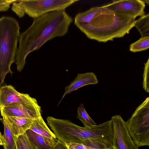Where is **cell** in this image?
<instances>
[{"instance_id":"obj_24","label":"cell","mask_w":149,"mask_h":149,"mask_svg":"<svg viewBox=\"0 0 149 149\" xmlns=\"http://www.w3.org/2000/svg\"><path fill=\"white\" fill-rule=\"evenodd\" d=\"M85 149H95L94 148H93L89 147L86 146Z\"/></svg>"},{"instance_id":"obj_25","label":"cell","mask_w":149,"mask_h":149,"mask_svg":"<svg viewBox=\"0 0 149 149\" xmlns=\"http://www.w3.org/2000/svg\"><path fill=\"white\" fill-rule=\"evenodd\" d=\"M143 2L145 3H146L148 5H149V1L148 0H143Z\"/></svg>"},{"instance_id":"obj_17","label":"cell","mask_w":149,"mask_h":149,"mask_svg":"<svg viewBox=\"0 0 149 149\" xmlns=\"http://www.w3.org/2000/svg\"><path fill=\"white\" fill-rule=\"evenodd\" d=\"M149 47V36L141 37L130 45V50L135 52L145 50Z\"/></svg>"},{"instance_id":"obj_14","label":"cell","mask_w":149,"mask_h":149,"mask_svg":"<svg viewBox=\"0 0 149 149\" xmlns=\"http://www.w3.org/2000/svg\"><path fill=\"white\" fill-rule=\"evenodd\" d=\"M30 129L38 134L44 136L56 138L54 133L47 125L41 116L33 120Z\"/></svg>"},{"instance_id":"obj_20","label":"cell","mask_w":149,"mask_h":149,"mask_svg":"<svg viewBox=\"0 0 149 149\" xmlns=\"http://www.w3.org/2000/svg\"><path fill=\"white\" fill-rule=\"evenodd\" d=\"M16 0H0V11H6L10 8V5Z\"/></svg>"},{"instance_id":"obj_26","label":"cell","mask_w":149,"mask_h":149,"mask_svg":"<svg viewBox=\"0 0 149 149\" xmlns=\"http://www.w3.org/2000/svg\"><path fill=\"white\" fill-rule=\"evenodd\" d=\"M2 120L3 119L0 117V120Z\"/></svg>"},{"instance_id":"obj_6","label":"cell","mask_w":149,"mask_h":149,"mask_svg":"<svg viewBox=\"0 0 149 149\" xmlns=\"http://www.w3.org/2000/svg\"><path fill=\"white\" fill-rule=\"evenodd\" d=\"M111 120L113 130V149H139L129 134L126 122L121 116L116 115Z\"/></svg>"},{"instance_id":"obj_21","label":"cell","mask_w":149,"mask_h":149,"mask_svg":"<svg viewBox=\"0 0 149 149\" xmlns=\"http://www.w3.org/2000/svg\"><path fill=\"white\" fill-rule=\"evenodd\" d=\"M68 149H85L86 146L76 143H69L65 144Z\"/></svg>"},{"instance_id":"obj_5","label":"cell","mask_w":149,"mask_h":149,"mask_svg":"<svg viewBox=\"0 0 149 149\" xmlns=\"http://www.w3.org/2000/svg\"><path fill=\"white\" fill-rule=\"evenodd\" d=\"M129 134L139 147L149 146V98L147 97L126 121Z\"/></svg>"},{"instance_id":"obj_11","label":"cell","mask_w":149,"mask_h":149,"mask_svg":"<svg viewBox=\"0 0 149 149\" xmlns=\"http://www.w3.org/2000/svg\"><path fill=\"white\" fill-rule=\"evenodd\" d=\"M5 115L16 139L25 133L27 130L30 129L34 119L27 118L7 116L6 114Z\"/></svg>"},{"instance_id":"obj_22","label":"cell","mask_w":149,"mask_h":149,"mask_svg":"<svg viewBox=\"0 0 149 149\" xmlns=\"http://www.w3.org/2000/svg\"><path fill=\"white\" fill-rule=\"evenodd\" d=\"M53 149H68L66 145L64 143L58 140Z\"/></svg>"},{"instance_id":"obj_19","label":"cell","mask_w":149,"mask_h":149,"mask_svg":"<svg viewBox=\"0 0 149 149\" xmlns=\"http://www.w3.org/2000/svg\"><path fill=\"white\" fill-rule=\"evenodd\" d=\"M143 88L147 93L149 92V58L145 63L144 71L143 74Z\"/></svg>"},{"instance_id":"obj_10","label":"cell","mask_w":149,"mask_h":149,"mask_svg":"<svg viewBox=\"0 0 149 149\" xmlns=\"http://www.w3.org/2000/svg\"><path fill=\"white\" fill-rule=\"evenodd\" d=\"M98 83L97 76L93 72H88L78 74L75 79L65 88L63 95L59 103L68 94L84 86L90 85H95Z\"/></svg>"},{"instance_id":"obj_15","label":"cell","mask_w":149,"mask_h":149,"mask_svg":"<svg viewBox=\"0 0 149 149\" xmlns=\"http://www.w3.org/2000/svg\"><path fill=\"white\" fill-rule=\"evenodd\" d=\"M140 32L141 37L149 36V14L141 17L136 21L134 26Z\"/></svg>"},{"instance_id":"obj_27","label":"cell","mask_w":149,"mask_h":149,"mask_svg":"<svg viewBox=\"0 0 149 149\" xmlns=\"http://www.w3.org/2000/svg\"></svg>"},{"instance_id":"obj_18","label":"cell","mask_w":149,"mask_h":149,"mask_svg":"<svg viewBox=\"0 0 149 149\" xmlns=\"http://www.w3.org/2000/svg\"><path fill=\"white\" fill-rule=\"evenodd\" d=\"M16 140L17 149H39L29 140L25 133L19 136Z\"/></svg>"},{"instance_id":"obj_8","label":"cell","mask_w":149,"mask_h":149,"mask_svg":"<svg viewBox=\"0 0 149 149\" xmlns=\"http://www.w3.org/2000/svg\"><path fill=\"white\" fill-rule=\"evenodd\" d=\"M0 107L7 116L34 119L41 116V107L38 102H15Z\"/></svg>"},{"instance_id":"obj_16","label":"cell","mask_w":149,"mask_h":149,"mask_svg":"<svg viewBox=\"0 0 149 149\" xmlns=\"http://www.w3.org/2000/svg\"><path fill=\"white\" fill-rule=\"evenodd\" d=\"M77 116L82 123L85 127L90 128L97 125L88 114L83 103L77 108Z\"/></svg>"},{"instance_id":"obj_3","label":"cell","mask_w":149,"mask_h":149,"mask_svg":"<svg viewBox=\"0 0 149 149\" xmlns=\"http://www.w3.org/2000/svg\"><path fill=\"white\" fill-rule=\"evenodd\" d=\"M20 29L14 18L7 16L0 18V88L7 74H12L10 66L15 62Z\"/></svg>"},{"instance_id":"obj_7","label":"cell","mask_w":149,"mask_h":149,"mask_svg":"<svg viewBox=\"0 0 149 149\" xmlns=\"http://www.w3.org/2000/svg\"><path fill=\"white\" fill-rule=\"evenodd\" d=\"M115 13L136 18L145 15V3L141 0L113 1L103 6Z\"/></svg>"},{"instance_id":"obj_4","label":"cell","mask_w":149,"mask_h":149,"mask_svg":"<svg viewBox=\"0 0 149 149\" xmlns=\"http://www.w3.org/2000/svg\"><path fill=\"white\" fill-rule=\"evenodd\" d=\"M79 0H16L13 3L12 10L20 18L25 14L33 19L46 13L65 10Z\"/></svg>"},{"instance_id":"obj_1","label":"cell","mask_w":149,"mask_h":149,"mask_svg":"<svg viewBox=\"0 0 149 149\" xmlns=\"http://www.w3.org/2000/svg\"><path fill=\"white\" fill-rule=\"evenodd\" d=\"M73 20L65 11H54L33 19L31 25L19 35L15 62L17 70L23 69L26 58L49 40L64 36Z\"/></svg>"},{"instance_id":"obj_23","label":"cell","mask_w":149,"mask_h":149,"mask_svg":"<svg viewBox=\"0 0 149 149\" xmlns=\"http://www.w3.org/2000/svg\"><path fill=\"white\" fill-rule=\"evenodd\" d=\"M3 145V139L1 132H0V146Z\"/></svg>"},{"instance_id":"obj_12","label":"cell","mask_w":149,"mask_h":149,"mask_svg":"<svg viewBox=\"0 0 149 149\" xmlns=\"http://www.w3.org/2000/svg\"><path fill=\"white\" fill-rule=\"evenodd\" d=\"M25 134L29 140L39 149H53L58 140L38 134L30 129L27 130Z\"/></svg>"},{"instance_id":"obj_9","label":"cell","mask_w":149,"mask_h":149,"mask_svg":"<svg viewBox=\"0 0 149 149\" xmlns=\"http://www.w3.org/2000/svg\"><path fill=\"white\" fill-rule=\"evenodd\" d=\"M15 102L35 103L37 100L29 94L17 91L11 85H4L0 88V106L3 107Z\"/></svg>"},{"instance_id":"obj_2","label":"cell","mask_w":149,"mask_h":149,"mask_svg":"<svg viewBox=\"0 0 149 149\" xmlns=\"http://www.w3.org/2000/svg\"><path fill=\"white\" fill-rule=\"evenodd\" d=\"M136 21L134 18L115 13L103 6L78 13L74 24L88 38L105 42L129 33Z\"/></svg>"},{"instance_id":"obj_13","label":"cell","mask_w":149,"mask_h":149,"mask_svg":"<svg viewBox=\"0 0 149 149\" xmlns=\"http://www.w3.org/2000/svg\"><path fill=\"white\" fill-rule=\"evenodd\" d=\"M1 116L3 117L4 133L2 137L4 149H17L16 139L10 127L8 122L4 113L0 107Z\"/></svg>"}]
</instances>
